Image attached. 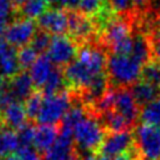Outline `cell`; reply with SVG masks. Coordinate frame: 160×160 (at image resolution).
Wrapping results in <instances>:
<instances>
[{
    "mask_svg": "<svg viewBox=\"0 0 160 160\" xmlns=\"http://www.w3.org/2000/svg\"><path fill=\"white\" fill-rule=\"evenodd\" d=\"M100 118H101V124L104 125V128L110 130L111 132L129 130V128L131 126V124L124 116H121L120 114H118L114 110L100 115Z\"/></svg>",
    "mask_w": 160,
    "mask_h": 160,
    "instance_id": "cell-22",
    "label": "cell"
},
{
    "mask_svg": "<svg viewBox=\"0 0 160 160\" xmlns=\"http://www.w3.org/2000/svg\"><path fill=\"white\" fill-rule=\"evenodd\" d=\"M134 1V6L139 10V11H141L145 6H146V4L149 2V0H132Z\"/></svg>",
    "mask_w": 160,
    "mask_h": 160,
    "instance_id": "cell-40",
    "label": "cell"
},
{
    "mask_svg": "<svg viewBox=\"0 0 160 160\" xmlns=\"http://www.w3.org/2000/svg\"><path fill=\"white\" fill-rule=\"evenodd\" d=\"M112 110L120 114L121 116H124L132 125L139 115V104L136 102L130 90L125 88H120L115 90Z\"/></svg>",
    "mask_w": 160,
    "mask_h": 160,
    "instance_id": "cell-10",
    "label": "cell"
},
{
    "mask_svg": "<svg viewBox=\"0 0 160 160\" xmlns=\"http://www.w3.org/2000/svg\"><path fill=\"white\" fill-rule=\"evenodd\" d=\"M140 118L142 124L160 126V96L142 108Z\"/></svg>",
    "mask_w": 160,
    "mask_h": 160,
    "instance_id": "cell-24",
    "label": "cell"
},
{
    "mask_svg": "<svg viewBox=\"0 0 160 160\" xmlns=\"http://www.w3.org/2000/svg\"><path fill=\"white\" fill-rule=\"evenodd\" d=\"M114 160H138V156L134 152H131V150H130L129 152H126V154H124V155H121Z\"/></svg>",
    "mask_w": 160,
    "mask_h": 160,
    "instance_id": "cell-39",
    "label": "cell"
},
{
    "mask_svg": "<svg viewBox=\"0 0 160 160\" xmlns=\"http://www.w3.org/2000/svg\"><path fill=\"white\" fill-rule=\"evenodd\" d=\"M49 4H52L55 6H58L59 9H62V8H66L69 10L74 9V8H78L80 0H46Z\"/></svg>",
    "mask_w": 160,
    "mask_h": 160,
    "instance_id": "cell-37",
    "label": "cell"
},
{
    "mask_svg": "<svg viewBox=\"0 0 160 160\" xmlns=\"http://www.w3.org/2000/svg\"><path fill=\"white\" fill-rule=\"evenodd\" d=\"M134 141V134L130 131V129L111 132L105 136L100 146V152L102 156H106L109 159H116L129 152Z\"/></svg>",
    "mask_w": 160,
    "mask_h": 160,
    "instance_id": "cell-7",
    "label": "cell"
},
{
    "mask_svg": "<svg viewBox=\"0 0 160 160\" xmlns=\"http://www.w3.org/2000/svg\"><path fill=\"white\" fill-rule=\"evenodd\" d=\"M132 6H134L132 0H110V8L119 14H125L130 11Z\"/></svg>",
    "mask_w": 160,
    "mask_h": 160,
    "instance_id": "cell-34",
    "label": "cell"
},
{
    "mask_svg": "<svg viewBox=\"0 0 160 160\" xmlns=\"http://www.w3.org/2000/svg\"><path fill=\"white\" fill-rule=\"evenodd\" d=\"M101 121L96 120L94 116L86 115L72 130V139L79 150L84 152H92L95 149H100L104 139L105 131Z\"/></svg>",
    "mask_w": 160,
    "mask_h": 160,
    "instance_id": "cell-3",
    "label": "cell"
},
{
    "mask_svg": "<svg viewBox=\"0 0 160 160\" xmlns=\"http://www.w3.org/2000/svg\"><path fill=\"white\" fill-rule=\"evenodd\" d=\"M1 112H2L4 124L12 130L19 129L26 124V118H28L26 110H25V106L19 101L10 104Z\"/></svg>",
    "mask_w": 160,
    "mask_h": 160,
    "instance_id": "cell-17",
    "label": "cell"
},
{
    "mask_svg": "<svg viewBox=\"0 0 160 160\" xmlns=\"http://www.w3.org/2000/svg\"><path fill=\"white\" fill-rule=\"evenodd\" d=\"M36 25L45 31L54 36L64 35L69 30V16L68 11L64 9L54 8L48 9L36 21Z\"/></svg>",
    "mask_w": 160,
    "mask_h": 160,
    "instance_id": "cell-9",
    "label": "cell"
},
{
    "mask_svg": "<svg viewBox=\"0 0 160 160\" xmlns=\"http://www.w3.org/2000/svg\"><path fill=\"white\" fill-rule=\"evenodd\" d=\"M16 100L14 99V96L11 95V92L9 91L8 86H5L1 91H0V111H2L5 108H8L10 104L15 102Z\"/></svg>",
    "mask_w": 160,
    "mask_h": 160,
    "instance_id": "cell-35",
    "label": "cell"
},
{
    "mask_svg": "<svg viewBox=\"0 0 160 160\" xmlns=\"http://www.w3.org/2000/svg\"><path fill=\"white\" fill-rule=\"evenodd\" d=\"M80 160H111V159L102 155H95L94 152H84Z\"/></svg>",
    "mask_w": 160,
    "mask_h": 160,
    "instance_id": "cell-38",
    "label": "cell"
},
{
    "mask_svg": "<svg viewBox=\"0 0 160 160\" xmlns=\"http://www.w3.org/2000/svg\"><path fill=\"white\" fill-rule=\"evenodd\" d=\"M36 22L31 19H18L8 25L4 31V39L14 48H24L31 44L36 34Z\"/></svg>",
    "mask_w": 160,
    "mask_h": 160,
    "instance_id": "cell-6",
    "label": "cell"
},
{
    "mask_svg": "<svg viewBox=\"0 0 160 160\" xmlns=\"http://www.w3.org/2000/svg\"><path fill=\"white\" fill-rule=\"evenodd\" d=\"M144 68L145 65L131 54H111L106 61L110 81L121 88L138 82Z\"/></svg>",
    "mask_w": 160,
    "mask_h": 160,
    "instance_id": "cell-2",
    "label": "cell"
},
{
    "mask_svg": "<svg viewBox=\"0 0 160 160\" xmlns=\"http://www.w3.org/2000/svg\"><path fill=\"white\" fill-rule=\"evenodd\" d=\"M42 102H44V95L41 92H34L25 101V110H26V115L29 119H32V120L38 119Z\"/></svg>",
    "mask_w": 160,
    "mask_h": 160,
    "instance_id": "cell-26",
    "label": "cell"
},
{
    "mask_svg": "<svg viewBox=\"0 0 160 160\" xmlns=\"http://www.w3.org/2000/svg\"><path fill=\"white\" fill-rule=\"evenodd\" d=\"M142 80L160 88V62L154 61L145 65L142 70Z\"/></svg>",
    "mask_w": 160,
    "mask_h": 160,
    "instance_id": "cell-28",
    "label": "cell"
},
{
    "mask_svg": "<svg viewBox=\"0 0 160 160\" xmlns=\"http://www.w3.org/2000/svg\"><path fill=\"white\" fill-rule=\"evenodd\" d=\"M86 111L81 105H75L71 106L69 109V111L66 112V115L64 116L62 121H61V132H66V134H71L72 135V130L86 116Z\"/></svg>",
    "mask_w": 160,
    "mask_h": 160,
    "instance_id": "cell-21",
    "label": "cell"
},
{
    "mask_svg": "<svg viewBox=\"0 0 160 160\" xmlns=\"http://www.w3.org/2000/svg\"><path fill=\"white\" fill-rule=\"evenodd\" d=\"M69 16V31L76 39H88L94 32V25L91 20H89L85 15L80 14L75 10L68 11Z\"/></svg>",
    "mask_w": 160,
    "mask_h": 160,
    "instance_id": "cell-14",
    "label": "cell"
},
{
    "mask_svg": "<svg viewBox=\"0 0 160 160\" xmlns=\"http://www.w3.org/2000/svg\"><path fill=\"white\" fill-rule=\"evenodd\" d=\"M46 0H28L20 9L21 14L26 19H39L48 9Z\"/></svg>",
    "mask_w": 160,
    "mask_h": 160,
    "instance_id": "cell-25",
    "label": "cell"
},
{
    "mask_svg": "<svg viewBox=\"0 0 160 160\" xmlns=\"http://www.w3.org/2000/svg\"><path fill=\"white\" fill-rule=\"evenodd\" d=\"M5 86H6V84H5V79H4L2 76H0V91H1Z\"/></svg>",
    "mask_w": 160,
    "mask_h": 160,
    "instance_id": "cell-43",
    "label": "cell"
},
{
    "mask_svg": "<svg viewBox=\"0 0 160 160\" xmlns=\"http://www.w3.org/2000/svg\"><path fill=\"white\" fill-rule=\"evenodd\" d=\"M39 54L31 45H26L24 48H20L18 51V61L20 68L28 69L34 65V62L38 60Z\"/></svg>",
    "mask_w": 160,
    "mask_h": 160,
    "instance_id": "cell-27",
    "label": "cell"
},
{
    "mask_svg": "<svg viewBox=\"0 0 160 160\" xmlns=\"http://www.w3.org/2000/svg\"><path fill=\"white\" fill-rule=\"evenodd\" d=\"M48 58L51 60L54 65H69L76 54V44L74 40L65 35L54 36L48 49Z\"/></svg>",
    "mask_w": 160,
    "mask_h": 160,
    "instance_id": "cell-8",
    "label": "cell"
},
{
    "mask_svg": "<svg viewBox=\"0 0 160 160\" xmlns=\"http://www.w3.org/2000/svg\"><path fill=\"white\" fill-rule=\"evenodd\" d=\"M5 160H18V159H16V156H9V158H6Z\"/></svg>",
    "mask_w": 160,
    "mask_h": 160,
    "instance_id": "cell-45",
    "label": "cell"
},
{
    "mask_svg": "<svg viewBox=\"0 0 160 160\" xmlns=\"http://www.w3.org/2000/svg\"><path fill=\"white\" fill-rule=\"evenodd\" d=\"M12 10L11 0H0V34L6 30L9 20L12 15Z\"/></svg>",
    "mask_w": 160,
    "mask_h": 160,
    "instance_id": "cell-30",
    "label": "cell"
},
{
    "mask_svg": "<svg viewBox=\"0 0 160 160\" xmlns=\"http://www.w3.org/2000/svg\"><path fill=\"white\" fill-rule=\"evenodd\" d=\"M71 108V96L66 91H60L55 95L44 96V102L38 116L41 125H52L62 121L64 116Z\"/></svg>",
    "mask_w": 160,
    "mask_h": 160,
    "instance_id": "cell-4",
    "label": "cell"
},
{
    "mask_svg": "<svg viewBox=\"0 0 160 160\" xmlns=\"http://www.w3.org/2000/svg\"><path fill=\"white\" fill-rule=\"evenodd\" d=\"M65 82V75L64 72L55 68L50 75V78L48 79V81L45 82V85L41 88V94L44 96H50V95H55L58 92L61 91V88Z\"/></svg>",
    "mask_w": 160,
    "mask_h": 160,
    "instance_id": "cell-23",
    "label": "cell"
},
{
    "mask_svg": "<svg viewBox=\"0 0 160 160\" xmlns=\"http://www.w3.org/2000/svg\"><path fill=\"white\" fill-rule=\"evenodd\" d=\"M108 91V76L101 74L96 76L85 89H84V99L89 102H96L105 92Z\"/></svg>",
    "mask_w": 160,
    "mask_h": 160,
    "instance_id": "cell-20",
    "label": "cell"
},
{
    "mask_svg": "<svg viewBox=\"0 0 160 160\" xmlns=\"http://www.w3.org/2000/svg\"><path fill=\"white\" fill-rule=\"evenodd\" d=\"M34 86L35 85L31 80L30 74L25 72V71H21L10 80V84L8 85V89L11 92V95L14 96V99L16 101L21 102L24 100L26 101L34 94L32 92Z\"/></svg>",
    "mask_w": 160,
    "mask_h": 160,
    "instance_id": "cell-12",
    "label": "cell"
},
{
    "mask_svg": "<svg viewBox=\"0 0 160 160\" xmlns=\"http://www.w3.org/2000/svg\"><path fill=\"white\" fill-rule=\"evenodd\" d=\"M101 1H102V0H101Z\"/></svg>",
    "mask_w": 160,
    "mask_h": 160,
    "instance_id": "cell-46",
    "label": "cell"
},
{
    "mask_svg": "<svg viewBox=\"0 0 160 160\" xmlns=\"http://www.w3.org/2000/svg\"><path fill=\"white\" fill-rule=\"evenodd\" d=\"M134 140L140 154L146 160L160 159V126L139 125L134 132Z\"/></svg>",
    "mask_w": 160,
    "mask_h": 160,
    "instance_id": "cell-5",
    "label": "cell"
},
{
    "mask_svg": "<svg viewBox=\"0 0 160 160\" xmlns=\"http://www.w3.org/2000/svg\"><path fill=\"white\" fill-rule=\"evenodd\" d=\"M65 160H80V158H79V156H78L75 152H72V154H71L69 158H66Z\"/></svg>",
    "mask_w": 160,
    "mask_h": 160,
    "instance_id": "cell-42",
    "label": "cell"
},
{
    "mask_svg": "<svg viewBox=\"0 0 160 160\" xmlns=\"http://www.w3.org/2000/svg\"><path fill=\"white\" fill-rule=\"evenodd\" d=\"M72 144H74L72 135L60 131L55 144L48 151H45L42 156L44 160H65L74 152Z\"/></svg>",
    "mask_w": 160,
    "mask_h": 160,
    "instance_id": "cell-13",
    "label": "cell"
},
{
    "mask_svg": "<svg viewBox=\"0 0 160 160\" xmlns=\"http://www.w3.org/2000/svg\"><path fill=\"white\" fill-rule=\"evenodd\" d=\"M145 160H146V159H145Z\"/></svg>",
    "mask_w": 160,
    "mask_h": 160,
    "instance_id": "cell-47",
    "label": "cell"
},
{
    "mask_svg": "<svg viewBox=\"0 0 160 160\" xmlns=\"http://www.w3.org/2000/svg\"><path fill=\"white\" fill-rule=\"evenodd\" d=\"M20 148L18 132L10 128L0 129V159L9 158L12 152H16Z\"/></svg>",
    "mask_w": 160,
    "mask_h": 160,
    "instance_id": "cell-19",
    "label": "cell"
},
{
    "mask_svg": "<svg viewBox=\"0 0 160 160\" xmlns=\"http://www.w3.org/2000/svg\"><path fill=\"white\" fill-rule=\"evenodd\" d=\"M51 39L52 38L50 36V34H48L45 31H38L35 34V36H34V39H32V41H31L30 45L36 50L38 54H41L42 51H45V50L49 49V45L51 42Z\"/></svg>",
    "mask_w": 160,
    "mask_h": 160,
    "instance_id": "cell-31",
    "label": "cell"
},
{
    "mask_svg": "<svg viewBox=\"0 0 160 160\" xmlns=\"http://www.w3.org/2000/svg\"><path fill=\"white\" fill-rule=\"evenodd\" d=\"M59 132L55 126L52 125H40L35 128V135H34V146L41 152L48 151L58 140Z\"/></svg>",
    "mask_w": 160,
    "mask_h": 160,
    "instance_id": "cell-18",
    "label": "cell"
},
{
    "mask_svg": "<svg viewBox=\"0 0 160 160\" xmlns=\"http://www.w3.org/2000/svg\"><path fill=\"white\" fill-rule=\"evenodd\" d=\"M151 41V51L154 58L156 59L158 62H160V30L158 29L154 35H152V40Z\"/></svg>",
    "mask_w": 160,
    "mask_h": 160,
    "instance_id": "cell-36",
    "label": "cell"
},
{
    "mask_svg": "<svg viewBox=\"0 0 160 160\" xmlns=\"http://www.w3.org/2000/svg\"><path fill=\"white\" fill-rule=\"evenodd\" d=\"M105 51L98 46H84L64 71L65 80L76 89H85L96 76L104 74L106 66Z\"/></svg>",
    "mask_w": 160,
    "mask_h": 160,
    "instance_id": "cell-1",
    "label": "cell"
},
{
    "mask_svg": "<svg viewBox=\"0 0 160 160\" xmlns=\"http://www.w3.org/2000/svg\"><path fill=\"white\" fill-rule=\"evenodd\" d=\"M18 51L5 39H0V76L12 79L20 71Z\"/></svg>",
    "mask_w": 160,
    "mask_h": 160,
    "instance_id": "cell-11",
    "label": "cell"
},
{
    "mask_svg": "<svg viewBox=\"0 0 160 160\" xmlns=\"http://www.w3.org/2000/svg\"><path fill=\"white\" fill-rule=\"evenodd\" d=\"M54 69H55L54 64L48 58V55H40L38 58V60L34 62V65L30 68V71H29L35 88L41 89L45 85V82L48 81V79L50 78Z\"/></svg>",
    "mask_w": 160,
    "mask_h": 160,
    "instance_id": "cell-15",
    "label": "cell"
},
{
    "mask_svg": "<svg viewBox=\"0 0 160 160\" xmlns=\"http://www.w3.org/2000/svg\"><path fill=\"white\" fill-rule=\"evenodd\" d=\"M34 135H35V128L31 124L26 122L25 125L19 128L18 129V138L20 141V146L31 145V142H34Z\"/></svg>",
    "mask_w": 160,
    "mask_h": 160,
    "instance_id": "cell-32",
    "label": "cell"
},
{
    "mask_svg": "<svg viewBox=\"0 0 160 160\" xmlns=\"http://www.w3.org/2000/svg\"><path fill=\"white\" fill-rule=\"evenodd\" d=\"M78 9L85 16L98 15L101 12V0H80Z\"/></svg>",
    "mask_w": 160,
    "mask_h": 160,
    "instance_id": "cell-29",
    "label": "cell"
},
{
    "mask_svg": "<svg viewBox=\"0 0 160 160\" xmlns=\"http://www.w3.org/2000/svg\"><path fill=\"white\" fill-rule=\"evenodd\" d=\"M131 94L139 105H148L160 96V88L145 80H139L131 86Z\"/></svg>",
    "mask_w": 160,
    "mask_h": 160,
    "instance_id": "cell-16",
    "label": "cell"
},
{
    "mask_svg": "<svg viewBox=\"0 0 160 160\" xmlns=\"http://www.w3.org/2000/svg\"><path fill=\"white\" fill-rule=\"evenodd\" d=\"M16 159L18 160H44L39 150L31 145L20 146L16 151Z\"/></svg>",
    "mask_w": 160,
    "mask_h": 160,
    "instance_id": "cell-33",
    "label": "cell"
},
{
    "mask_svg": "<svg viewBox=\"0 0 160 160\" xmlns=\"http://www.w3.org/2000/svg\"><path fill=\"white\" fill-rule=\"evenodd\" d=\"M26 1H28V0H11L12 5H15V6H18V8H21Z\"/></svg>",
    "mask_w": 160,
    "mask_h": 160,
    "instance_id": "cell-41",
    "label": "cell"
},
{
    "mask_svg": "<svg viewBox=\"0 0 160 160\" xmlns=\"http://www.w3.org/2000/svg\"><path fill=\"white\" fill-rule=\"evenodd\" d=\"M156 24H158V29L160 30V12H159V15H158V19H156Z\"/></svg>",
    "mask_w": 160,
    "mask_h": 160,
    "instance_id": "cell-44",
    "label": "cell"
}]
</instances>
